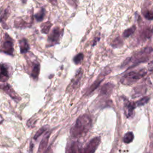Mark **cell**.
I'll use <instances>...</instances> for the list:
<instances>
[{
  "label": "cell",
  "instance_id": "6da1fadb",
  "mask_svg": "<svg viewBox=\"0 0 153 153\" xmlns=\"http://www.w3.org/2000/svg\"><path fill=\"white\" fill-rule=\"evenodd\" d=\"M91 125V118L86 114L80 116L71 128V134L72 137H78L85 134Z\"/></svg>",
  "mask_w": 153,
  "mask_h": 153
},
{
  "label": "cell",
  "instance_id": "7a4b0ae2",
  "mask_svg": "<svg viewBox=\"0 0 153 153\" xmlns=\"http://www.w3.org/2000/svg\"><path fill=\"white\" fill-rule=\"evenodd\" d=\"M152 53V49L150 47H147L142 51L135 53L133 56L130 58L126 59L123 65V67L128 66L129 68L133 67L135 65H138L140 63H142L147 61Z\"/></svg>",
  "mask_w": 153,
  "mask_h": 153
},
{
  "label": "cell",
  "instance_id": "3957f363",
  "mask_svg": "<svg viewBox=\"0 0 153 153\" xmlns=\"http://www.w3.org/2000/svg\"><path fill=\"white\" fill-rule=\"evenodd\" d=\"M146 74V71L144 69L139 71L130 72L123 76L120 82L124 85H130L138 81L140 79L143 77Z\"/></svg>",
  "mask_w": 153,
  "mask_h": 153
},
{
  "label": "cell",
  "instance_id": "277c9868",
  "mask_svg": "<svg viewBox=\"0 0 153 153\" xmlns=\"http://www.w3.org/2000/svg\"><path fill=\"white\" fill-rule=\"evenodd\" d=\"M0 51L4 53L13 55L14 52V44L12 38L7 33L4 35V37L0 46Z\"/></svg>",
  "mask_w": 153,
  "mask_h": 153
},
{
  "label": "cell",
  "instance_id": "5b68a950",
  "mask_svg": "<svg viewBox=\"0 0 153 153\" xmlns=\"http://www.w3.org/2000/svg\"><path fill=\"white\" fill-rule=\"evenodd\" d=\"M62 33H63L62 29L57 26L54 27L48 36V46H52L57 44L59 42Z\"/></svg>",
  "mask_w": 153,
  "mask_h": 153
},
{
  "label": "cell",
  "instance_id": "8992f818",
  "mask_svg": "<svg viewBox=\"0 0 153 153\" xmlns=\"http://www.w3.org/2000/svg\"><path fill=\"white\" fill-rule=\"evenodd\" d=\"M100 142V138L99 137H96L92 139L83 150H81V153H94L98 147Z\"/></svg>",
  "mask_w": 153,
  "mask_h": 153
},
{
  "label": "cell",
  "instance_id": "52a82bcc",
  "mask_svg": "<svg viewBox=\"0 0 153 153\" xmlns=\"http://www.w3.org/2000/svg\"><path fill=\"white\" fill-rule=\"evenodd\" d=\"M11 66L7 63L0 64V81H7L11 75Z\"/></svg>",
  "mask_w": 153,
  "mask_h": 153
},
{
  "label": "cell",
  "instance_id": "ba28073f",
  "mask_svg": "<svg viewBox=\"0 0 153 153\" xmlns=\"http://www.w3.org/2000/svg\"><path fill=\"white\" fill-rule=\"evenodd\" d=\"M0 88L3 90L7 94H8L13 99H15L16 100H19L20 99V98L16 93V92L10 87V85H9L8 84L0 85Z\"/></svg>",
  "mask_w": 153,
  "mask_h": 153
},
{
  "label": "cell",
  "instance_id": "9c48e42d",
  "mask_svg": "<svg viewBox=\"0 0 153 153\" xmlns=\"http://www.w3.org/2000/svg\"><path fill=\"white\" fill-rule=\"evenodd\" d=\"M82 74V71L81 69H80V71L76 74L75 77L72 80L71 84L68 86L67 90H68V91L69 90L71 91L72 90L75 89V87H76L78 86V85L80 81V79L81 78Z\"/></svg>",
  "mask_w": 153,
  "mask_h": 153
},
{
  "label": "cell",
  "instance_id": "30bf717a",
  "mask_svg": "<svg viewBox=\"0 0 153 153\" xmlns=\"http://www.w3.org/2000/svg\"><path fill=\"white\" fill-rule=\"evenodd\" d=\"M136 107V105L134 103L130 102L128 101H127L125 103L124 106V111L125 115L127 118H130L133 115V110L134 108Z\"/></svg>",
  "mask_w": 153,
  "mask_h": 153
},
{
  "label": "cell",
  "instance_id": "8fae6325",
  "mask_svg": "<svg viewBox=\"0 0 153 153\" xmlns=\"http://www.w3.org/2000/svg\"><path fill=\"white\" fill-rule=\"evenodd\" d=\"M81 149L79 146V144L77 142L72 143L68 147L66 151V153H81Z\"/></svg>",
  "mask_w": 153,
  "mask_h": 153
},
{
  "label": "cell",
  "instance_id": "7c38bea8",
  "mask_svg": "<svg viewBox=\"0 0 153 153\" xmlns=\"http://www.w3.org/2000/svg\"><path fill=\"white\" fill-rule=\"evenodd\" d=\"M19 46L21 53H26L29 49V45L27 40L25 38L22 39L19 41Z\"/></svg>",
  "mask_w": 153,
  "mask_h": 153
},
{
  "label": "cell",
  "instance_id": "4fadbf2b",
  "mask_svg": "<svg viewBox=\"0 0 153 153\" xmlns=\"http://www.w3.org/2000/svg\"><path fill=\"white\" fill-rule=\"evenodd\" d=\"M49 137H50V133H47L44 136V137L42 139V140L39 143V148H38L39 152H42L46 148V146H47V144H48Z\"/></svg>",
  "mask_w": 153,
  "mask_h": 153
},
{
  "label": "cell",
  "instance_id": "5bb4252c",
  "mask_svg": "<svg viewBox=\"0 0 153 153\" xmlns=\"http://www.w3.org/2000/svg\"><path fill=\"white\" fill-rule=\"evenodd\" d=\"M40 70V66L38 63H36L33 65L32 72H31V76L33 79H36L39 75Z\"/></svg>",
  "mask_w": 153,
  "mask_h": 153
},
{
  "label": "cell",
  "instance_id": "9a60e30c",
  "mask_svg": "<svg viewBox=\"0 0 153 153\" xmlns=\"http://www.w3.org/2000/svg\"><path fill=\"white\" fill-rule=\"evenodd\" d=\"M113 87L114 85L111 83L105 84L101 88V93L103 94H108L112 91Z\"/></svg>",
  "mask_w": 153,
  "mask_h": 153
},
{
  "label": "cell",
  "instance_id": "2e32d148",
  "mask_svg": "<svg viewBox=\"0 0 153 153\" xmlns=\"http://www.w3.org/2000/svg\"><path fill=\"white\" fill-rule=\"evenodd\" d=\"M52 26V24L50 22H47L44 23L41 26V32L45 34H47L48 33L50 29L51 28Z\"/></svg>",
  "mask_w": 153,
  "mask_h": 153
},
{
  "label": "cell",
  "instance_id": "e0dca14e",
  "mask_svg": "<svg viewBox=\"0 0 153 153\" xmlns=\"http://www.w3.org/2000/svg\"><path fill=\"white\" fill-rule=\"evenodd\" d=\"M134 139V135L132 132H127L125 134L123 137V140L126 143H129L133 141Z\"/></svg>",
  "mask_w": 153,
  "mask_h": 153
},
{
  "label": "cell",
  "instance_id": "ac0fdd59",
  "mask_svg": "<svg viewBox=\"0 0 153 153\" xmlns=\"http://www.w3.org/2000/svg\"><path fill=\"white\" fill-rule=\"evenodd\" d=\"M9 16V10L5 9L0 12V22L4 23Z\"/></svg>",
  "mask_w": 153,
  "mask_h": 153
},
{
  "label": "cell",
  "instance_id": "d6986e66",
  "mask_svg": "<svg viewBox=\"0 0 153 153\" xmlns=\"http://www.w3.org/2000/svg\"><path fill=\"white\" fill-rule=\"evenodd\" d=\"M45 16V10L44 8L41 9V10L38 12L35 15V17L36 19V20L38 22H41L43 20L44 17Z\"/></svg>",
  "mask_w": 153,
  "mask_h": 153
},
{
  "label": "cell",
  "instance_id": "ffe728a7",
  "mask_svg": "<svg viewBox=\"0 0 153 153\" xmlns=\"http://www.w3.org/2000/svg\"><path fill=\"white\" fill-rule=\"evenodd\" d=\"M135 29H136V26H133L132 27L125 30L123 32V36L124 37H128L129 36H130L131 34L134 33V32L135 31Z\"/></svg>",
  "mask_w": 153,
  "mask_h": 153
},
{
  "label": "cell",
  "instance_id": "44dd1931",
  "mask_svg": "<svg viewBox=\"0 0 153 153\" xmlns=\"http://www.w3.org/2000/svg\"><path fill=\"white\" fill-rule=\"evenodd\" d=\"M149 100V97L148 96H145L139 100L136 103V106H143L145 104H146Z\"/></svg>",
  "mask_w": 153,
  "mask_h": 153
},
{
  "label": "cell",
  "instance_id": "7402d4cb",
  "mask_svg": "<svg viewBox=\"0 0 153 153\" xmlns=\"http://www.w3.org/2000/svg\"><path fill=\"white\" fill-rule=\"evenodd\" d=\"M84 58V55L82 53H79L78 54H76L74 57V62L75 64L78 65L83 60Z\"/></svg>",
  "mask_w": 153,
  "mask_h": 153
},
{
  "label": "cell",
  "instance_id": "603a6c76",
  "mask_svg": "<svg viewBox=\"0 0 153 153\" xmlns=\"http://www.w3.org/2000/svg\"><path fill=\"white\" fill-rule=\"evenodd\" d=\"M105 75H102V76H99V77L98 78V79L95 81V82L91 85V87H90V91H93L99 85V84L101 82V81H102V79H103V78H102V76H104Z\"/></svg>",
  "mask_w": 153,
  "mask_h": 153
},
{
  "label": "cell",
  "instance_id": "cb8c5ba5",
  "mask_svg": "<svg viewBox=\"0 0 153 153\" xmlns=\"http://www.w3.org/2000/svg\"><path fill=\"white\" fill-rule=\"evenodd\" d=\"M145 17L148 20H153V10H146L143 13Z\"/></svg>",
  "mask_w": 153,
  "mask_h": 153
},
{
  "label": "cell",
  "instance_id": "d4e9b609",
  "mask_svg": "<svg viewBox=\"0 0 153 153\" xmlns=\"http://www.w3.org/2000/svg\"><path fill=\"white\" fill-rule=\"evenodd\" d=\"M45 130H46V127H43L41 128L36 133V134H35V136H34V137H33L34 139H37L38 137H39Z\"/></svg>",
  "mask_w": 153,
  "mask_h": 153
},
{
  "label": "cell",
  "instance_id": "484cf974",
  "mask_svg": "<svg viewBox=\"0 0 153 153\" xmlns=\"http://www.w3.org/2000/svg\"><path fill=\"white\" fill-rule=\"evenodd\" d=\"M122 43V41H121V40L120 39V38H117V39H115V40H114V41L113 42V43H112V45L114 46V47H118V44H121Z\"/></svg>",
  "mask_w": 153,
  "mask_h": 153
},
{
  "label": "cell",
  "instance_id": "4316f807",
  "mask_svg": "<svg viewBox=\"0 0 153 153\" xmlns=\"http://www.w3.org/2000/svg\"><path fill=\"white\" fill-rule=\"evenodd\" d=\"M148 69L149 71H153V60L151 61L148 64Z\"/></svg>",
  "mask_w": 153,
  "mask_h": 153
},
{
  "label": "cell",
  "instance_id": "83f0119b",
  "mask_svg": "<svg viewBox=\"0 0 153 153\" xmlns=\"http://www.w3.org/2000/svg\"><path fill=\"white\" fill-rule=\"evenodd\" d=\"M50 151H51L50 148H48L44 153H50Z\"/></svg>",
  "mask_w": 153,
  "mask_h": 153
}]
</instances>
